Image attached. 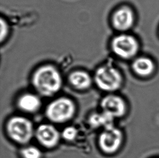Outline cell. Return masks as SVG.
Listing matches in <instances>:
<instances>
[{
	"instance_id": "obj_2",
	"label": "cell",
	"mask_w": 159,
	"mask_h": 158,
	"mask_svg": "<svg viewBox=\"0 0 159 158\" xmlns=\"http://www.w3.org/2000/svg\"><path fill=\"white\" fill-rule=\"evenodd\" d=\"M6 132L13 141L22 145L28 143L35 134L32 122L21 116H15L8 120L6 124Z\"/></svg>"
},
{
	"instance_id": "obj_8",
	"label": "cell",
	"mask_w": 159,
	"mask_h": 158,
	"mask_svg": "<svg viewBox=\"0 0 159 158\" xmlns=\"http://www.w3.org/2000/svg\"><path fill=\"white\" fill-rule=\"evenodd\" d=\"M35 135L39 143L47 148L55 147L60 141L59 132L50 124H42L38 126L35 131Z\"/></svg>"
},
{
	"instance_id": "obj_6",
	"label": "cell",
	"mask_w": 159,
	"mask_h": 158,
	"mask_svg": "<svg viewBox=\"0 0 159 158\" xmlns=\"http://www.w3.org/2000/svg\"><path fill=\"white\" fill-rule=\"evenodd\" d=\"M123 140V133L114 126L104 128L98 138V145L102 152L112 154L120 149Z\"/></svg>"
},
{
	"instance_id": "obj_7",
	"label": "cell",
	"mask_w": 159,
	"mask_h": 158,
	"mask_svg": "<svg viewBox=\"0 0 159 158\" xmlns=\"http://www.w3.org/2000/svg\"><path fill=\"white\" fill-rule=\"evenodd\" d=\"M135 20V14L133 10L129 6H123L114 12L112 17V24L116 30L125 32L133 27Z\"/></svg>"
},
{
	"instance_id": "obj_13",
	"label": "cell",
	"mask_w": 159,
	"mask_h": 158,
	"mask_svg": "<svg viewBox=\"0 0 159 158\" xmlns=\"http://www.w3.org/2000/svg\"><path fill=\"white\" fill-rule=\"evenodd\" d=\"M114 118L109 114L102 112V113H95L91 115L89 119V122L93 128H97L103 127L104 128L114 126Z\"/></svg>"
},
{
	"instance_id": "obj_1",
	"label": "cell",
	"mask_w": 159,
	"mask_h": 158,
	"mask_svg": "<svg viewBox=\"0 0 159 158\" xmlns=\"http://www.w3.org/2000/svg\"><path fill=\"white\" fill-rule=\"evenodd\" d=\"M33 86L42 96L50 97L58 93L62 87V79L59 71L50 64L35 71L32 79Z\"/></svg>"
},
{
	"instance_id": "obj_4",
	"label": "cell",
	"mask_w": 159,
	"mask_h": 158,
	"mask_svg": "<svg viewBox=\"0 0 159 158\" xmlns=\"http://www.w3.org/2000/svg\"><path fill=\"white\" fill-rule=\"evenodd\" d=\"M94 80L100 90L112 92L120 88L122 85L123 77L120 72L115 67L103 66L97 69Z\"/></svg>"
},
{
	"instance_id": "obj_16",
	"label": "cell",
	"mask_w": 159,
	"mask_h": 158,
	"mask_svg": "<svg viewBox=\"0 0 159 158\" xmlns=\"http://www.w3.org/2000/svg\"><path fill=\"white\" fill-rule=\"evenodd\" d=\"M1 41L2 42L4 40L6 39L8 35L9 28L8 24L7 23L5 20L1 19Z\"/></svg>"
},
{
	"instance_id": "obj_3",
	"label": "cell",
	"mask_w": 159,
	"mask_h": 158,
	"mask_svg": "<svg viewBox=\"0 0 159 158\" xmlns=\"http://www.w3.org/2000/svg\"><path fill=\"white\" fill-rule=\"evenodd\" d=\"M76 111L75 103L71 99L61 97L50 103L46 108V116L50 121L62 124L73 118Z\"/></svg>"
},
{
	"instance_id": "obj_10",
	"label": "cell",
	"mask_w": 159,
	"mask_h": 158,
	"mask_svg": "<svg viewBox=\"0 0 159 158\" xmlns=\"http://www.w3.org/2000/svg\"><path fill=\"white\" fill-rule=\"evenodd\" d=\"M17 106L21 111L32 113L40 108L41 100L35 94L26 93L21 95L17 99Z\"/></svg>"
},
{
	"instance_id": "obj_11",
	"label": "cell",
	"mask_w": 159,
	"mask_h": 158,
	"mask_svg": "<svg viewBox=\"0 0 159 158\" xmlns=\"http://www.w3.org/2000/svg\"><path fill=\"white\" fill-rule=\"evenodd\" d=\"M132 68L139 76L147 77L152 75L155 71V63L150 58L140 56L134 59L132 64Z\"/></svg>"
},
{
	"instance_id": "obj_12",
	"label": "cell",
	"mask_w": 159,
	"mask_h": 158,
	"mask_svg": "<svg viewBox=\"0 0 159 158\" xmlns=\"http://www.w3.org/2000/svg\"><path fill=\"white\" fill-rule=\"evenodd\" d=\"M69 81L74 88L80 90L89 89L92 85V78L85 71H76L69 75Z\"/></svg>"
},
{
	"instance_id": "obj_9",
	"label": "cell",
	"mask_w": 159,
	"mask_h": 158,
	"mask_svg": "<svg viewBox=\"0 0 159 158\" xmlns=\"http://www.w3.org/2000/svg\"><path fill=\"white\" fill-rule=\"evenodd\" d=\"M101 107L102 112L114 119L122 117L127 111L125 100L120 96L112 94L104 97L101 102Z\"/></svg>"
},
{
	"instance_id": "obj_14",
	"label": "cell",
	"mask_w": 159,
	"mask_h": 158,
	"mask_svg": "<svg viewBox=\"0 0 159 158\" xmlns=\"http://www.w3.org/2000/svg\"><path fill=\"white\" fill-rule=\"evenodd\" d=\"M20 154L22 158H42L41 151L34 146L23 148L20 151Z\"/></svg>"
},
{
	"instance_id": "obj_15",
	"label": "cell",
	"mask_w": 159,
	"mask_h": 158,
	"mask_svg": "<svg viewBox=\"0 0 159 158\" xmlns=\"http://www.w3.org/2000/svg\"><path fill=\"white\" fill-rule=\"evenodd\" d=\"M78 135V130L73 126H68L62 130L61 136L66 141H72L75 139Z\"/></svg>"
},
{
	"instance_id": "obj_5",
	"label": "cell",
	"mask_w": 159,
	"mask_h": 158,
	"mask_svg": "<svg viewBox=\"0 0 159 158\" xmlns=\"http://www.w3.org/2000/svg\"><path fill=\"white\" fill-rule=\"evenodd\" d=\"M111 48L114 54L119 58L129 60L137 56L140 50V45L136 37L123 33L113 39Z\"/></svg>"
}]
</instances>
